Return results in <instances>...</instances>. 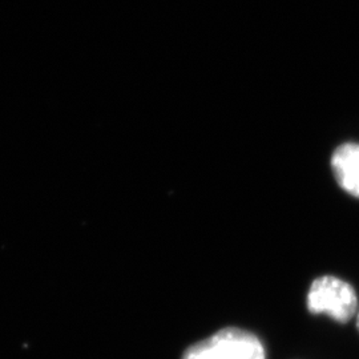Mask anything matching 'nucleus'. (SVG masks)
<instances>
[{
  "mask_svg": "<svg viewBox=\"0 0 359 359\" xmlns=\"http://www.w3.org/2000/svg\"><path fill=\"white\" fill-rule=\"evenodd\" d=\"M358 306L355 290L350 283L337 277L317 278L308 295V309L313 314H327L333 320L346 323Z\"/></svg>",
  "mask_w": 359,
  "mask_h": 359,
  "instance_id": "f257e3e1",
  "label": "nucleus"
},
{
  "mask_svg": "<svg viewBox=\"0 0 359 359\" xmlns=\"http://www.w3.org/2000/svg\"><path fill=\"white\" fill-rule=\"evenodd\" d=\"M208 344L215 359H266L261 341L255 334L238 327H225L210 338Z\"/></svg>",
  "mask_w": 359,
  "mask_h": 359,
  "instance_id": "f03ea898",
  "label": "nucleus"
},
{
  "mask_svg": "<svg viewBox=\"0 0 359 359\" xmlns=\"http://www.w3.org/2000/svg\"><path fill=\"white\" fill-rule=\"evenodd\" d=\"M332 169L338 185L359 198V144L346 142L338 147L332 156Z\"/></svg>",
  "mask_w": 359,
  "mask_h": 359,
  "instance_id": "7ed1b4c3",
  "label": "nucleus"
},
{
  "mask_svg": "<svg viewBox=\"0 0 359 359\" xmlns=\"http://www.w3.org/2000/svg\"><path fill=\"white\" fill-rule=\"evenodd\" d=\"M182 359H215L213 358V354H212V350L210 346L208 344V339L205 341H201V342H197L194 344L193 346L189 347Z\"/></svg>",
  "mask_w": 359,
  "mask_h": 359,
  "instance_id": "20e7f679",
  "label": "nucleus"
},
{
  "mask_svg": "<svg viewBox=\"0 0 359 359\" xmlns=\"http://www.w3.org/2000/svg\"><path fill=\"white\" fill-rule=\"evenodd\" d=\"M357 325H358V329H359V313H358V318H357Z\"/></svg>",
  "mask_w": 359,
  "mask_h": 359,
  "instance_id": "39448f33",
  "label": "nucleus"
}]
</instances>
